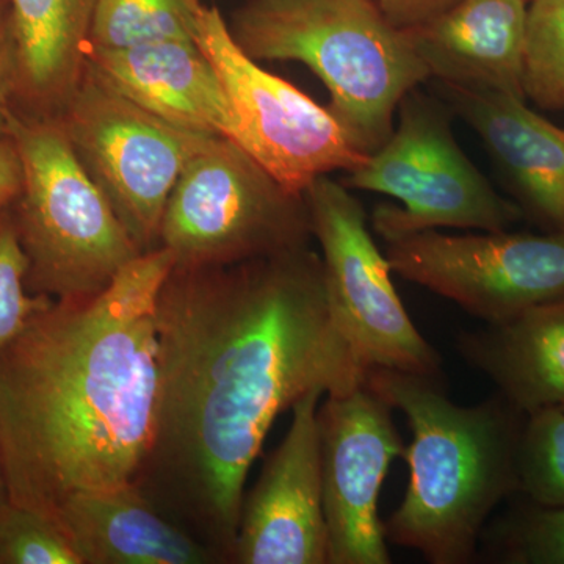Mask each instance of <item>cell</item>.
<instances>
[{"label": "cell", "mask_w": 564, "mask_h": 564, "mask_svg": "<svg viewBox=\"0 0 564 564\" xmlns=\"http://www.w3.org/2000/svg\"><path fill=\"white\" fill-rule=\"evenodd\" d=\"M303 195L280 184L239 144L207 137L185 163L161 226L174 265H232L310 247Z\"/></svg>", "instance_id": "obj_6"}, {"label": "cell", "mask_w": 564, "mask_h": 564, "mask_svg": "<svg viewBox=\"0 0 564 564\" xmlns=\"http://www.w3.org/2000/svg\"><path fill=\"white\" fill-rule=\"evenodd\" d=\"M323 395L313 391L293 404L284 440L245 492L231 564H328L317 419Z\"/></svg>", "instance_id": "obj_13"}, {"label": "cell", "mask_w": 564, "mask_h": 564, "mask_svg": "<svg viewBox=\"0 0 564 564\" xmlns=\"http://www.w3.org/2000/svg\"><path fill=\"white\" fill-rule=\"evenodd\" d=\"M22 163L20 151L10 135L0 137V210L7 209L20 195Z\"/></svg>", "instance_id": "obj_28"}, {"label": "cell", "mask_w": 564, "mask_h": 564, "mask_svg": "<svg viewBox=\"0 0 564 564\" xmlns=\"http://www.w3.org/2000/svg\"><path fill=\"white\" fill-rule=\"evenodd\" d=\"M9 488H7L6 474H3L2 458H0V508L9 502Z\"/></svg>", "instance_id": "obj_29"}, {"label": "cell", "mask_w": 564, "mask_h": 564, "mask_svg": "<svg viewBox=\"0 0 564 564\" xmlns=\"http://www.w3.org/2000/svg\"><path fill=\"white\" fill-rule=\"evenodd\" d=\"M18 62L17 44L9 0H0V115L7 117L17 98Z\"/></svg>", "instance_id": "obj_26"}, {"label": "cell", "mask_w": 564, "mask_h": 564, "mask_svg": "<svg viewBox=\"0 0 564 564\" xmlns=\"http://www.w3.org/2000/svg\"><path fill=\"white\" fill-rule=\"evenodd\" d=\"M87 68L174 128L236 143L239 131L231 102L196 41H158L122 50L88 47Z\"/></svg>", "instance_id": "obj_15"}, {"label": "cell", "mask_w": 564, "mask_h": 564, "mask_svg": "<svg viewBox=\"0 0 564 564\" xmlns=\"http://www.w3.org/2000/svg\"><path fill=\"white\" fill-rule=\"evenodd\" d=\"M391 411L366 384L318 408L328 564L391 563L378 514L386 475L404 451Z\"/></svg>", "instance_id": "obj_12"}, {"label": "cell", "mask_w": 564, "mask_h": 564, "mask_svg": "<svg viewBox=\"0 0 564 564\" xmlns=\"http://www.w3.org/2000/svg\"><path fill=\"white\" fill-rule=\"evenodd\" d=\"M496 549L499 563L564 564V507L530 502L513 511L497 532Z\"/></svg>", "instance_id": "obj_25"}, {"label": "cell", "mask_w": 564, "mask_h": 564, "mask_svg": "<svg viewBox=\"0 0 564 564\" xmlns=\"http://www.w3.org/2000/svg\"><path fill=\"white\" fill-rule=\"evenodd\" d=\"M366 386L402 411L413 440L404 447L410 481L384 521L386 540L432 564H466L486 522L518 492V448L525 414L497 393L474 406L452 402L440 378L372 369Z\"/></svg>", "instance_id": "obj_3"}, {"label": "cell", "mask_w": 564, "mask_h": 564, "mask_svg": "<svg viewBox=\"0 0 564 564\" xmlns=\"http://www.w3.org/2000/svg\"><path fill=\"white\" fill-rule=\"evenodd\" d=\"M383 240L393 273L485 323L564 299V231L448 236L425 229Z\"/></svg>", "instance_id": "obj_11"}, {"label": "cell", "mask_w": 564, "mask_h": 564, "mask_svg": "<svg viewBox=\"0 0 564 564\" xmlns=\"http://www.w3.org/2000/svg\"><path fill=\"white\" fill-rule=\"evenodd\" d=\"M55 118L141 252L161 248L170 195L185 163L209 135L174 128L88 68Z\"/></svg>", "instance_id": "obj_8"}, {"label": "cell", "mask_w": 564, "mask_h": 564, "mask_svg": "<svg viewBox=\"0 0 564 564\" xmlns=\"http://www.w3.org/2000/svg\"><path fill=\"white\" fill-rule=\"evenodd\" d=\"M451 111L414 88L400 102L389 139L345 173L343 184L350 191L383 193L403 204L373 210L372 229L381 239L437 228L507 231L524 218L464 154Z\"/></svg>", "instance_id": "obj_7"}, {"label": "cell", "mask_w": 564, "mask_h": 564, "mask_svg": "<svg viewBox=\"0 0 564 564\" xmlns=\"http://www.w3.org/2000/svg\"><path fill=\"white\" fill-rule=\"evenodd\" d=\"M458 350L519 413L564 403V299L463 333Z\"/></svg>", "instance_id": "obj_18"}, {"label": "cell", "mask_w": 564, "mask_h": 564, "mask_svg": "<svg viewBox=\"0 0 564 564\" xmlns=\"http://www.w3.org/2000/svg\"><path fill=\"white\" fill-rule=\"evenodd\" d=\"M0 564H82L57 521L7 502L0 508Z\"/></svg>", "instance_id": "obj_24"}, {"label": "cell", "mask_w": 564, "mask_h": 564, "mask_svg": "<svg viewBox=\"0 0 564 564\" xmlns=\"http://www.w3.org/2000/svg\"><path fill=\"white\" fill-rule=\"evenodd\" d=\"M384 17L400 29H411L443 13L456 0H373Z\"/></svg>", "instance_id": "obj_27"}, {"label": "cell", "mask_w": 564, "mask_h": 564, "mask_svg": "<svg viewBox=\"0 0 564 564\" xmlns=\"http://www.w3.org/2000/svg\"><path fill=\"white\" fill-rule=\"evenodd\" d=\"M437 90L484 141L522 215L543 231H564V129L521 96L444 82Z\"/></svg>", "instance_id": "obj_14"}, {"label": "cell", "mask_w": 564, "mask_h": 564, "mask_svg": "<svg viewBox=\"0 0 564 564\" xmlns=\"http://www.w3.org/2000/svg\"><path fill=\"white\" fill-rule=\"evenodd\" d=\"M154 322V425L133 486L231 564L248 473L278 415L313 391H355L369 370L334 317L310 247L174 265Z\"/></svg>", "instance_id": "obj_1"}, {"label": "cell", "mask_w": 564, "mask_h": 564, "mask_svg": "<svg viewBox=\"0 0 564 564\" xmlns=\"http://www.w3.org/2000/svg\"><path fill=\"white\" fill-rule=\"evenodd\" d=\"M530 0H456L443 13L406 29L432 79L524 95Z\"/></svg>", "instance_id": "obj_16"}, {"label": "cell", "mask_w": 564, "mask_h": 564, "mask_svg": "<svg viewBox=\"0 0 564 564\" xmlns=\"http://www.w3.org/2000/svg\"><path fill=\"white\" fill-rule=\"evenodd\" d=\"M54 521L82 564H220L133 484L70 497Z\"/></svg>", "instance_id": "obj_17"}, {"label": "cell", "mask_w": 564, "mask_h": 564, "mask_svg": "<svg viewBox=\"0 0 564 564\" xmlns=\"http://www.w3.org/2000/svg\"><path fill=\"white\" fill-rule=\"evenodd\" d=\"M202 0H98L90 46L122 50L158 41H195Z\"/></svg>", "instance_id": "obj_20"}, {"label": "cell", "mask_w": 564, "mask_h": 564, "mask_svg": "<svg viewBox=\"0 0 564 564\" xmlns=\"http://www.w3.org/2000/svg\"><path fill=\"white\" fill-rule=\"evenodd\" d=\"M174 267L143 252L109 288L55 302L0 351L10 502L54 519L79 494L133 484L154 425L155 300Z\"/></svg>", "instance_id": "obj_2"}, {"label": "cell", "mask_w": 564, "mask_h": 564, "mask_svg": "<svg viewBox=\"0 0 564 564\" xmlns=\"http://www.w3.org/2000/svg\"><path fill=\"white\" fill-rule=\"evenodd\" d=\"M524 95L540 109H564V0H530Z\"/></svg>", "instance_id": "obj_22"}, {"label": "cell", "mask_w": 564, "mask_h": 564, "mask_svg": "<svg viewBox=\"0 0 564 564\" xmlns=\"http://www.w3.org/2000/svg\"><path fill=\"white\" fill-rule=\"evenodd\" d=\"M9 135L22 163L11 212L29 259V291L55 302L98 295L143 252L77 161L57 118L11 109Z\"/></svg>", "instance_id": "obj_5"}, {"label": "cell", "mask_w": 564, "mask_h": 564, "mask_svg": "<svg viewBox=\"0 0 564 564\" xmlns=\"http://www.w3.org/2000/svg\"><path fill=\"white\" fill-rule=\"evenodd\" d=\"M518 492L530 502L564 507V411L525 415L518 448Z\"/></svg>", "instance_id": "obj_21"}, {"label": "cell", "mask_w": 564, "mask_h": 564, "mask_svg": "<svg viewBox=\"0 0 564 564\" xmlns=\"http://www.w3.org/2000/svg\"><path fill=\"white\" fill-rule=\"evenodd\" d=\"M29 259L11 206L0 210V351L55 303L29 291Z\"/></svg>", "instance_id": "obj_23"}, {"label": "cell", "mask_w": 564, "mask_h": 564, "mask_svg": "<svg viewBox=\"0 0 564 564\" xmlns=\"http://www.w3.org/2000/svg\"><path fill=\"white\" fill-rule=\"evenodd\" d=\"M195 41L231 102L236 143L288 191L303 195L318 177L350 173L366 162L328 107L240 50L217 7L199 6Z\"/></svg>", "instance_id": "obj_10"}, {"label": "cell", "mask_w": 564, "mask_h": 564, "mask_svg": "<svg viewBox=\"0 0 564 564\" xmlns=\"http://www.w3.org/2000/svg\"><path fill=\"white\" fill-rule=\"evenodd\" d=\"M560 408H562V410L564 411V403H563V404H560Z\"/></svg>", "instance_id": "obj_31"}, {"label": "cell", "mask_w": 564, "mask_h": 564, "mask_svg": "<svg viewBox=\"0 0 564 564\" xmlns=\"http://www.w3.org/2000/svg\"><path fill=\"white\" fill-rule=\"evenodd\" d=\"M6 135H9V115H7V117L0 115V137Z\"/></svg>", "instance_id": "obj_30"}, {"label": "cell", "mask_w": 564, "mask_h": 564, "mask_svg": "<svg viewBox=\"0 0 564 564\" xmlns=\"http://www.w3.org/2000/svg\"><path fill=\"white\" fill-rule=\"evenodd\" d=\"M256 62H300L328 88L332 110L366 155L389 139L408 93L432 79L406 29L373 0H247L229 22Z\"/></svg>", "instance_id": "obj_4"}, {"label": "cell", "mask_w": 564, "mask_h": 564, "mask_svg": "<svg viewBox=\"0 0 564 564\" xmlns=\"http://www.w3.org/2000/svg\"><path fill=\"white\" fill-rule=\"evenodd\" d=\"M17 98L28 113L57 117L87 69L98 0H9Z\"/></svg>", "instance_id": "obj_19"}, {"label": "cell", "mask_w": 564, "mask_h": 564, "mask_svg": "<svg viewBox=\"0 0 564 564\" xmlns=\"http://www.w3.org/2000/svg\"><path fill=\"white\" fill-rule=\"evenodd\" d=\"M303 196L334 317L362 366L440 378L441 356L404 310L361 202L328 176L315 180Z\"/></svg>", "instance_id": "obj_9"}]
</instances>
